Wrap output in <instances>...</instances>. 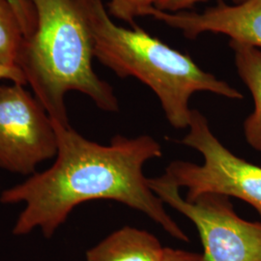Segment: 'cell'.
Returning a JSON list of instances; mask_svg holds the SVG:
<instances>
[{
    "label": "cell",
    "mask_w": 261,
    "mask_h": 261,
    "mask_svg": "<svg viewBox=\"0 0 261 261\" xmlns=\"http://www.w3.org/2000/svg\"><path fill=\"white\" fill-rule=\"evenodd\" d=\"M188 128L189 133L180 142L198 151L203 164L174 161L169 163L163 176L179 189H188V201L205 194L234 196L251 204L261 218L260 167L224 146L201 112L193 110Z\"/></svg>",
    "instance_id": "obj_4"
},
{
    "label": "cell",
    "mask_w": 261,
    "mask_h": 261,
    "mask_svg": "<svg viewBox=\"0 0 261 261\" xmlns=\"http://www.w3.org/2000/svg\"><path fill=\"white\" fill-rule=\"evenodd\" d=\"M145 16L181 31L188 39H196L208 32L224 34L230 41L261 49V0H246L235 5L220 1L200 13H169L152 7Z\"/></svg>",
    "instance_id": "obj_7"
},
{
    "label": "cell",
    "mask_w": 261,
    "mask_h": 261,
    "mask_svg": "<svg viewBox=\"0 0 261 261\" xmlns=\"http://www.w3.org/2000/svg\"><path fill=\"white\" fill-rule=\"evenodd\" d=\"M158 0H111L110 14L116 19L136 25V19L144 17L147 10L155 6Z\"/></svg>",
    "instance_id": "obj_11"
},
{
    "label": "cell",
    "mask_w": 261,
    "mask_h": 261,
    "mask_svg": "<svg viewBox=\"0 0 261 261\" xmlns=\"http://www.w3.org/2000/svg\"><path fill=\"white\" fill-rule=\"evenodd\" d=\"M204 1L206 0H158L154 7L161 11L174 13V12H180V11L191 8L197 3L204 2ZM244 1L246 0H233L235 4H240Z\"/></svg>",
    "instance_id": "obj_13"
},
{
    "label": "cell",
    "mask_w": 261,
    "mask_h": 261,
    "mask_svg": "<svg viewBox=\"0 0 261 261\" xmlns=\"http://www.w3.org/2000/svg\"><path fill=\"white\" fill-rule=\"evenodd\" d=\"M0 80H6L14 84H27L25 77L18 66L0 65Z\"/></svg>",
    "instance_id": "obj_15"
},
{
    "label": "cell",
    "mask_w": 261,
    "mask_h": 261,
    "mask_svg": "<svg viewBox=\"0 0 261 261\" xmlns=\"http://www.w3.org/2000/svg\"><path fill=\"white\" fill-rule=\"evenodd\" d=\"M234 63L241 81L252 94L253 112L244 122V135L252 148L261 153V49L229 41Z\"/></svg>",
    "instance_id": "obj_9"
},
{
    "label": "cell",
    "mask_w": 261,
    "mask_h": 261,
    "mask_svg": "<svg viewBox=\"0 0 261 261\" xmlns=\"http://www.w3.org/2000/svg\"><path fill=\"white\" fill-rule=\"evenodd\" d=\"M95 58L121 79L135 77L156 94L169 124L188 128L196 92H210L232 100L243 99L239 90L201 69L196 62L142 28H122L112 21L100 0L94 12Z\"/></svg>",
    "instance_id": "obj_3"
},
{
    "label": "cell",
    "mask_w": 261,
    "mask_h": 261,
    "mask_svg": "<svg viewBox=\"0 0 261 261\" xmlns=\"http://www.w3.org/2000/svg\"><path fill=\"white\" fill-rule=\"evenodd\" d=\"M148 185L164 203L196 225L204 261H261V222L240 218L228 196L205 194L188 201L163 175L148 178Z\"/></svg>",
    "instance_id": "obj_5"
},
{
    "label": "cell",
    "mask_w": 261,
    "mask_h": 261,
    "mask_svg": "<svg viewBox=\"0 0 261 261\" xmlns=\"http://www.w3.org/2000/svg\"><path fill=\"white\" fill-rule=\"evenodd\" d=\"M162 261H204V257L202 253L165 248Z\"/></svg>",
    "instance_id": "obj_14"
},
{
    "label": "cell",
    "mask_w": 261,
    "mask_h": 261,
    "mask_svg": "<svg viewBox=\"0 0 261 261\" xmlns=\"http://www.w3.org/2000/svg\"><path fill=\"white\" fill-rule=\"evenodd\" d=\"M36 15L17 66L53 121L70 126L66 94L77 91L103 112L119 111L112 85L94 71L93 17L100 0H28Z\"/></svg>",
    "instance_id": "obj_2"
},
{
    "label": "cell",
    "mask_w": 261,
    "mask_h": 261,
    "mask_svg": "<svg viewBox=\"0 0 261 261\" xmlns=\"http://www.w3.org/2000/svg\"><path fill=\"white\" fill-rule=\"evenodd\" d=\"M56 153L55 123L35 96L23 84H0V168L32 175Z\"/></svg>",
    "instance_id": "obj_6"
},
{
    "label": "cell",
    "mask_w": 261,
    "mask_h": 261,
    "mask_svg": "<svg viewBox=\"0 0 261 261\" xmlns=\"http://www.w3.org/2000/svg\"><path fill=\"white\" fill-rule=\"evenodd\" d=\"M165 248L146 230L124 226L86 252V261H162Z\"/></svg>",
    "instance_id": "obj_8"
},
{
    "label": "cell",
    "mask_w": 261,
    "mask_h": 261,
    "mask_svg": "<svg viewBox=\"0 0 261 261\" xmlns=\"http://www.w3.org/2000/svg\"><path fill=\"white\" fill-rule=\"evenodd\" d=\"M15 10L20 24L22 27L24 37L29 36L35 29L36 15L32 5L28 0H8Z\"/></svg>",
    "instance_id": "obj_12"
},
{
    "label": "cell",
    "mask_w": 261,
    "mask_h": 261,
    "mask_svg": "<svg viewBox=\"0 0 261 261\" xmlns=\"http://www.w3.org/2000/svg\"><path fill=\"white\" fill-rule=\"evenodd\" d=\"M24 34L8 0H0V65L17 66Z\"/></svg>",
    "instance_id": "obj_10"
},
{
    "label": "cell",
    "mask_w": 261,
    "mask_h": 261,
    "mask_svg": "<svg viewBox=\"0 0 261 261\" xmlns=\"http://www.w3.org/2000/svg\"><path fill=\"white\" fill-rule=\"evenodd\" d=\"M54 123L55 163L0 195L2 204H24L13 233L22 236L39 228L49 238L76 206L110 199L144 213L172 237L189 242L143 174L145 163L163 155L157 140L147 135L134 139L118 135L103 145L85 139L71 126Z\"/></svg>",
    "instance_id": "obj_1"
}]
</instances>
